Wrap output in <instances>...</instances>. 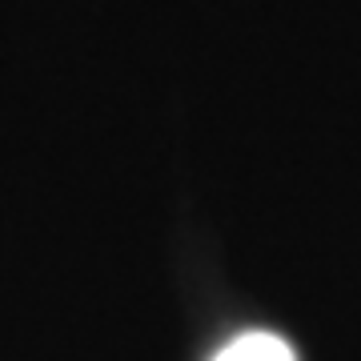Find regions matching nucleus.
I'll use <instances>...</instances> for the list:
<instances>
[{"mask_svg": "<svg viewBox=\"0 0 361 361\" xmlns=\"http://www.w3.org/2000/svg\"><path fill=\"white\" fill-rule=\"evenodd\" d=\"M213 361H297L289 341L277 334H265V329H253V334L233 337L225 349H217Z\"/></svg>", "mask_w": 361, "mask_h": 361, "instance_id": "obj_1", "label": "nucleus"}]
</instances>
